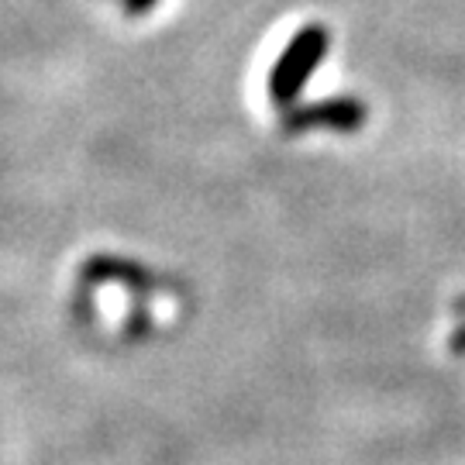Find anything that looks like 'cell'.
<instances>
[{"mask_svg":"<svg viewBox=\"0 0 465 465\" xmlns=\"http://www.w3.org/2000/svg\"><path fill=\"white\" fill-rule=\"evenodd\" d=\"M328 49H331V32L324 28V25H303L290 42H286V49L280 52V59L272 63L269 69V100L286 111V107H293L303 94V86L311 84V76H314V69L328 59Z\"/></svg>","mask_w":465,"mask_h":465,"instance_id":"6da1fadb","label":"cell"},{"mask_svg":"<svg viewBox=\"0 0 465 465\" xmlns=\"http://www.w3.org/2000/svg\"><path fill=\"white\" fill-rule=\"evenodd\" d=\"M369 121V107L359 97H324L311 104H293L280 111L282 134H307V132H334L355 134Z\"/></svg>","mask_w":465,"mask_h":465,"instance_id":"7a4b0ae2","label":"cell"},{"mask_svg":"<svg viewBox=\"0 0 465 465\" xmlns=\"http://www.w3.org/2000/svg\"><path fill=\"white\" fill-rule=\"evenodd\" d=\"M84 282H121L128 286L132 293H152L159 280L152 276L145 266H138L132 259H117V255H94L86 259L84 272H80Z\"/></svg>","mask_w":465,"mask_h":465,"instance_id":"3957f363","label":"cell"},{"mask_svg":"<svg viewBox=\"0 0 465 465\" xmlns=\"http://www.w3.org/2000/svg\"><path fill=\"white\" fill-rule=\"evenodd\" d=\"M155 4H159V0H121V7H124V15H128V17L149 15Z\"/></svg>","mask_w":465,"mask_h":465,"instance_id":"277c9868","label":"cell"}]
</instances>
